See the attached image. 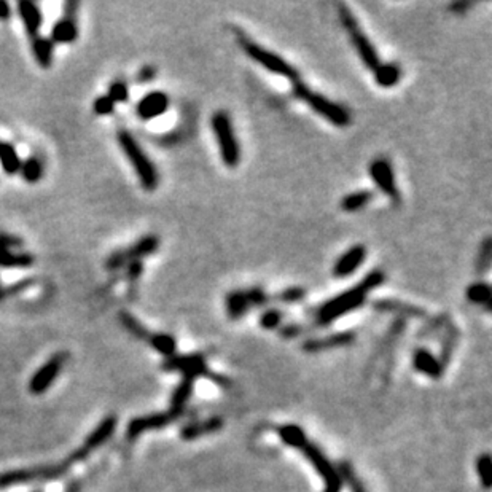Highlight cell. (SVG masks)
I'll use <instances>...</instances> for the list:
<instances>
[{
    "label": "cell",
    "instance_id": "cell-34",
    "mask_svg": "<svg viewBox=\"0 0 492 492\" xmlns=\"http://www.w3.org/2000/svg\"><path fill=\"white\" fill-rule=\"evenodd\" d=\"M149 346L156 350L158 354H161L164 359L176 355L177 352V341L174 336L168 333H152L149 340Z\"/></svg>",
    "mask_w": 492,
    "mask_h": 492
},
{
    "label": "cell",
    "instance_id": "cell-43",
    "mask_svg": "<svg viewBox=\"0 0 492 492\" xmlns=\"http://www.w3.org/2000/svg\"><path fill=\"white\" fill-rule=\"evenodd\" d=\"M306 290L301 287H288L281 290L279 293L274 295V300H278L279 303H298V301L305 300Z\"/></svg>",
    "mask_w": 492,
    "mask_h": 492
},
{
    "label": "cell",
    "instance_id": "cell-50",
    "mask_svg": "<svg viewBox=\"0 0 492 492\" xmlns=\"http://www.w3.org/2000/svg\"><path fill=\"white\" fill-rule=\"evenodd\" d=\"M472 2H465V0H462V2H454L450 5V10L453 11V13H456V15H464L467 13V10H469L472 7Z\"/></svg>",
    "mask_w": 492,
    "mask_h": 492
},
{
    "label": "cell",
    "instance_id": "cell-28",
    "mask_svg": "<svg viewBox=\"0 0 492 492\" xmlns=\"http://www.w3.org/2000/svg\"><path fill=\"white\" fill-rule=\"evenodd\" d=\"M374 198V193L371 190H359V192L349 193L344 196L341 199L340 206L344 212L352 214V212H359L362 209H365Z\"/></svg>",
    "mask_w": 492,
    "mask_h": 492
},
{
    "label": "cell",
    "instance_id": "cell-33",
    "mask_svg": "<svg viewBox=\"0 0 492 492\" xmlns=\"http://www.w3.org/2000/svg\"><path fill=\"white\" fill-rule=\"evenodd\" d=\"M450 322H451V317L450 314H446V312L427 319V322L422 325L419 331H417V340H429V338L441 335L443 330L446 328V325Z\"/></svg>",
    "mask_w": 492,
    "mask_h": 492
},
{
    "label": "cell",
    "instance_id": "cell-17",
    "mask_svg": "<svg viewBox=\"0 0 492 492\" xmlns=\"http://www.w3.org/2000/svg\"><path fill=\"white\" fill-rule=\"evenodd\" d=\"M367 260V247L364 244H355L349 247L333 264V276L336 279H346L352 276Z\"/></svg>",
    "mask_w": 492,
    "mask_h": 492
},
{
    "label": "cell",
    "instance_id": "cell-20",
    "mask_svg": "<svg viewBox=\"0 0 492 492\" xmlns=\"http://www.w3.org/2000/svg\"><path fill=\"white\" fill-rule=\"evenodd\" d=\"M225 422L220 416H212L201 421H190L180 429V438L187 441L198 440L202 438V436L220 432Z\"/></svg>",
    "mask_w": 492,
    "mask_h": 492
},
{
    "label": "cell",
    "instance_id": "cell-44",
    "mask_svg": "<svg viewBox=\"0 0 492 492\" xmlns=\"http://www.w3.org/2000/svg\"><path fill=\"white\" fill-rule=\"evenodd\" d=\"M249 298V303L252 307H262L266 306L269 301H271V297H269V293H266L263 290L262 287H250L245 290Z\"/></svg>",
    "mask_w": 492,
    "mask_h": 492
},
{
    "label": "cell",
    "instance_id": "cell-37",
    "mask_svg": "<svg viewBox=\"0 0 492 492\" xmlns=\"http://www.w3.org/2000/svg\"><path fill=\"white\" fill-rule=\"evenodd\" d=\"M492 262V238H484L479 244L478 254L475 258V273L476 276H484L489 271Z\"/></svg>",
    "mask_w": 492,
    "mask_h": 492
},
{
    "label": "cell",
    "instance_id": "cell-3",
    "mask_svg": "<svg viewBox=\"0 0 492 492\" xmlns=\"http://www.w3.org/2000/svg\"><path fill=\"white\" fill-rule=\"evenodd\" d=\"M292 93L297 99L307 104L309 109L314 110L319 116H322L324 120H327L331 125L338 128H346L352 121V116H350V112L346 107L330 101L328 97H325L321 93L312 91L301 78L292 82Z\"/></svg>",
    "mask_w": 492,
    "mask_h": 492
},
{
    "label": "cell",
    "instance_id": "cell-47",
    "mask_svg": "<svg viewBox=\"0 0 492 492\" xmlns=\"http://www.w3.org/2000/svg\"><path fill=\"white\" fill-rule=\"evenodd\" d=\"M23 244L24 241L21 238L0 231V250H15L23 247Z\"/></svg>",
    "mask_w": 492,
    "mask_h": 492
},
{
    "label": "cell",
    "instance_id": "cell-12",
    "mask_svg": "<svg viewBox=\"0 0 492 492\" xmlns=\"http://www.w3.org/2000/svg\"><path fill=\"white\" fill-rule=\"evenodd\" d=\"M355 340H357V333L354 330H344V331H336V333H330L327 336L306 340L303 344H301V349H303L306 354H319V352H325V350L352 346Z\"/></svg>",
    "mask_w": 492,
    "mask_h": 492
},
{
    "label": "cell",
    "instance_id": "cell-48",
    "mask_svg": "<svg viewBox=\"0 0 492 492\" xmlns=\"http://www.w3.org/2000/svg\"><path fill=\"white\" fill-rule=\"evenodd\" d=\"M144 273V263L142 260H136V262H131V263H128L126 266H125V276H126V279L129 282H137L140 276H142Z\"/></svg>",
    "mask_w": 492,
    "mask_h": 492
},
{
    "label": "cell",
    "instance_id": "cell-11",
    "mask_svg": "<svg viewBox=\"0 0 492 492\" xmlns=\"http://www.w3.org/2000/svg\"><path fill=\"white\" fill-rule=\"evenodd\" d=\"M370 177L374 182V185H376L387 198L395 202V204H400L402 196H400L398 192L395 174H393L392 164L387 161L386 158L373 159L370 164Z\"/></svg>",
    "mask_w": 492,
    "mask_h": 492
},
{
    "label": "cell",
    "instance_id": "cell-26",
    "mask_svg": "<svg viewBox=\"0 0 492 492\" xmlns=\"http://www.w3.org/2000/svg\"><path fill=\"white\" fill-rule=\"evenodd\" d=\"M30 47H32L34 58L42 69H50L53 64L54 43L47 37L37 35L34 39H30Z\"/></svg>",
    "mask_w": 492,
    "mask_h": 492
},
{
    "label": "cell",
    "instance_id": "cell-46",
    "mask_svg": "<svg viewBox=\"0 0 492 492\" xmlns=\"http://www.w3.org/2000/svg\"><path fill=\"white\" fill-rule=\"evenodd\" d=\"M93 110L96 115L99 116H106V115H112L115 110V102L110 99V97L106 96H99L93 104Z\"/></svg>",
    "mask_w": 492,
    "mask_h": 492
},
{
    "label": "cell",
    "instance_id": "cell-27",
    "mask_svg": "<svg viewBox=\"0 0 492 492\" xmlns=\"http://www.w3.org/2000/svg\"><path fill=\"white\" fill-rule=\"evenodd\" d=\"M35 263V257L29 252H15V250H0V268H29Z\"/></svg>",
    "mask_w": 492,
    "mask_h": 492
},
{
    "label": "cell",
    "instance_id": "cell-21",
    "mask_svg": "<svg viewBox=\"0 0 492 492\" xmlns=\"http://www.w3.org/2000/svg\"><path fill=\"white\" fill-rule=\"evenodd\" d=\"M18 13H20V18L24 23V29H26L30 39L40 35L43 18L39 5L30 2V0H21V2H18Z\"/></svg>",
    "mask_w": 492,
    "mask_h": 492
},
{
    "label": "cell",
    "instance_id": "cell-7",
    "mask_svg": "<svg viewBox=\"0 0 492 492\" xmlns=\"http://www.w3.org/2000/svg\"><path fill=\"white\" fill-rule=\"evenodd\" d=\"M298 451L305 454L307 462L314 467L317 475L321 476V479L324 481V486H325L324 492H341L343 479L340 476V472H338L336 465L330 462V459L325 456L324 451L316 445V443H312V441H309V438H306L300 445Z\"/></svg>",
    "mask_w": 492,
    "mask_h": 492
},
{
    "label": "cell",
    "instance_id": "cell-4",
    "mask_svg": "<svg viewBox=\"0 0 492 492\" xmlns=\"http://www.w3.org/2000/svg\"><path fill=\"white\" fill-rule=\"evenodd\" d=\"M235 35L244 53L247 54L250 59H254L258 66H262L263 69H266L271 73H276V75L285 77L290 80V82H295V80L301 78L298 70L295 69L288 61L279 56V54L273 53L271 50H268V48L262 47L260 43L252 40L250 37L245 35L241 29H235Z\"/></svg>",
    "mask_w": 492,
    "mask_h": 492
},
{
    "label": "cell",
    "instance_id": "cell-8",
    "mask_svg": "<svg viewBox=\"0 0 492 492\" xmlns=\"http://www.w3.org/2000/svg\"><path fill=\"white\" fill-rule=\"evenodd\" d=\"M159 247V238L156 235H147L137 239L136 242H133L129 247L113 252L112 255L107 258L106 268L109 271H116V269L125 268L128 263L142 260V258L155 254Z\"/></svg>",
    "mask_w": 492,
    "mask_h": 492
},
{
    "label": "cell",
    "instance_id": "cell-38",
    "mask_svg": "<svg viewBox=\"0 0 492 492\" xmlns=\"http://www.w3.org/2000/svg\"><path fill=\"white\" fill-rule=\"evenodd\" d=\"M20 174L27 183H37L43 177V163L37 156H30L21 161Z\"/></svg>",
    "mask_w": 492,
    "mask_h": 492
},
{
    "label": "cell",
    "instance_id": "cell-32",
    "mask_svg": "<svg viewBox=\"0 0 492 492\" xmlns=\"http://www.w3.org/2000/svg\"><path fill=\"white\" fill-rule=\"evenodd\" d=\"M338 472H340V476L343 479V484H348V488L350 492H368L367 486L362 481L360 476L357 475V472L354 469V465L348 462V460H341L338 464Z\"/></svg>",
    "mask_w": 492,
    "mask_h": 492
},
{
    "label": "cell",
    "instance_id": "cell-18",
    "mask_svg": "<svg viewBox=\"0 0 492 492\" xmlns=\"http://www.w3.org/2000/svg\"><path fill=\"white\" fill-rule=\"evenodd\" d=\"M169 109V96L163 91H152L137 102L136 112L140 120L150 121L166 113Z\"/></svg>",
    "mask_w": 492,
    "mask_h": 492
},
{
    "label": "cell",
    "instance_id": "cell-40",
    "mask_svg": "<svg viewBox=\"0 0 492 492\" xmlns=\"http://www.w3.org/2000/svg\"><path fill=\"white\" fill-rule=\"evenodd\" d=\"M476 473L484 489H491L492 486V459L488 453L481 454L476 459Z\"/></svg>",
    "mask_w": 492,
    "mask_h": 492
},
{
    "label": "cell",
    "instance_id": "cell-36",
    "mask_svg": "<svg viewBox=\"0 0 492 492\" xmlns=\"http://www.w3.org/2000/svg\"><path fill=\"white\" fill-rule=\"evenodd\" d=\"M278 435L284 445L293 448V450H298L301 443L307 438L305 430L297 426V424H285V426L279 427Z\"/></svg>",
    "mask_w": 492,
    "mask_h": 492
},
{
    "label": "cell",
    "instance_id": "cell-51",
    "mask_svg": "<svg viewBox=\"0 0 492 492\" xmlns=\"http://www.w3.org/2000/svg\"><path fill=\"white\" fill-rule=\"evenodd\" d=\"M80 7V4L75 0H69V2L64 4V16H73L77 18V10Z\"/></svg>",
    "mask_w": 492,
    "mask_h": 492
},
{
    "label": "cell",
    "instance_id": "cell-9",
    "mask_svg": "<svg viewBox=\"0 0 492 492\" xmlns=\"http://www.w3.org/2000/svg\"><path fill=\"white\" fill-rule=\"evenodd\" d=\"M161 368L164 371L172 373H182V376H193L195 379L198 378H207V374L212 370H209L206 357L202 354H187V355H172L169 359H164L161 364Z\"/></svg>",
    "mask_w": 492,
    "mask_h": 492
},
{
    "label": "cell",
    "instance_id": "cell-39",
    "mask_svg": "<svg viewBox=\"0 0 492 492\" xmlns=\"http://www.w3.org/2000/svg\"><path fill=\"white\" fill-rule=\"evenodd\" d=\"M34 284H35V279L27 278V279H21L18 282H13V284H8V285H0V303H2V301H5V300L13 298V297H18V295L24 293L26 290H29V288L32 287Z\"/></svg>",
    "mask_w": 492,
    "mask_h": 492
},
{
    "label": "cell",
    "instance_id": "cell-22",
    "mask_svg": "<svg viewBox=\"0 0 492 492\" xmlns=\"http://www.w3.org/2000/svg\"><path fill=\"white\" fill-rule=\"evenodd\" d=\"M459 341H460V330L457 325L451 321L441 333V344H440V354H438V360L445 368L451 364Z\"/></svg>",
    "mask_w": 492,
    "mask_h": 492
},
{
    "label": "cell",
    "instance_id": "cell-52",
    "mask_svg": "<svg viewBox=\"0 0 492 492\" xmlns=\"http://www.w3.org/2000/svg\"><path fill=\"white\" fill-rule=\"evenodd\" d=\"M11 18V8L7 2L0 0V21H7Z\"/></svg>",
    "mask_w": 492,
    "mask_h": 492
},
{
    "label": "cell",
    "instance_id": "cell-29",
    "mask_svg": "<svg viewBox=\"0 0 492 492\" xmlns=\"http://www.w3.org/2000/svg\"><path fill=\"white\" fill-rule=\"evenodd\" d=\"M0 166L5 174L15 176L20 172L21 168V158L18 155V152L10 142L0 140Z\"/></svg>",
    "mask_w": 492,
    "mask_h": 492
},
{
    "label": "cell",
    "instance_id": "cell-19",
    "mask_svg": "<svg viewBox=\"0 0 492 492\" xmlns=\"http://www.w3.org/2000/svg\"><path fill=\"white\" fill-rule=\"evenodd\" d=\"M411 362H413V367L417 373H421L430 379H440L445 374V367L441 365L438 357L433 355L426 348L414 349Z\"/></svg>",
    "mask_w": 492,
    "mask_h": 492
},
{
    "label": "cell",
    "instance_id": "cell-30",
    "mask_svg": "<svg viewBox=\"0 0 492 492\" xmlns=\"http://www.w3.org/2000/svg\"><path fill=\"white\" fill-rule=\"evenodd\" d=\"M374 73V82L383 88H392L402 78V69L393 63H381Z\"/></svg>",
    "mask_w": 492,
    "mask_h": 492
},
{
    "label": "cell",
    "instance_id": "cell-15",
    "mask_svg": "<svg viewBox=\"0 0 492 492\" xmlns=\"http://www.w3.org/2000/svg\"><path fill=\"white\" fill-rule=\"evenodd\" d=\"M115 429H116V417L107 416L106 419H104L99 426L90 433L88 438H86V441L83 443V446L72 456V460H82L88 456V454L97 450V448H101L104 443L112 438Z\"/></svg>",
    "mask_w": 492,
    "mask_h": 492
},
{
    "label": "cell",
    "instance_id": "cell-10",
    "mask_svg": "<svg viewBox=\"0 0 492 492\" xmlns=\"http://www.w3.org/2000/svg\"><path fill=\"white\" fill-rule=\"evenodd\" d=\"M66 360H67V354L64 352L54 354L51 359L45 362V364L37 370L34 376L30 378L29 390L32 392L34 395H40V393L50 389L54 381H56V378L61 374V371H63Z\"/></svg>",
    "mask_w": 492,
    "mask_h": 492
},
{
    "label": "cell",
    "instance_id": "cell-35",
    "mask_svg": "<svg viewBox=\"0 0 492 492\" xmlns=\"http://www.w3.org/2000/svg\"><path fill=\"white\" fill-rule=\"evenodd\" d=\"M465 295H467V298L472 301V303L484 306L486 309L491 311L492 293H491V287L486 284V282H475V284L469 285Z\"/></svg>",
    "mask_w": 492,
    "mask_h": 492
},
{
    "label": "cell",
    "instance_id": "cell-23",
    "mask_svg": "<svg viewBox=\"0 0 492 492\" xmlns=\"http://www.w3.org/2000/svg\"><path fill=\"white\" fill-rule=\"evenodd\" d=\"M196 379L193 376H182V381L177 384V387L172 392L171 397V411L178 416L183 414L187 403L193 395Z\"/></svg>",
    "mask_w": 492,
    "mask_h": 492
},
{
    "label": "cell",
    "instance_id": "cell-6",
    "mask_svg": "<svg viewBox=\"0 0 492 492\" xmlns=\"http://www.w3.org/2000/svg\"><path fill=\"white\" fill-rule=\"evenodd\" d=\"M338 15H340V20L344 29L348 30L350 42H352V45L355 48L357 54H359V58L362 59V63H364L367 69H370L371 72L376 70L381 64L378 51L374 50L373 43L370 42V39H368L367 34L360 29V24L357 21L355 15L348 8L346 4H338Z\"/></svg>",
    "mask_w": 492,
    "mask_h": 492
},
{
    "label": "cell",
    "instance_id": "cell-14",
    "mask_svg": "<svg viewBox=\"0 0 492 492\" xmlns=\"http://www.w3.org/2000/svg\"><path fill=\"white\" fill-rule=\"evenodd\" d=\"M178 414L172 413V411H166V413H153L140 417H134V419L128 424L126 435L129 440L137 438V436L142 435L147 430H158L168 427L169 424L176 422L178 419Z\"/></svg>",
    "mask_w": 492,
    "mask_h": 492
},
{
    "label": "cell",
    "instance_id": "cell-42",
    "mask_svg": "<svg viewBox=\"0 0 492 492\" xmlns=\"http://www.w3.org/2000/svg\"><path fill=\"white\" fill-rule=\"evenodd\" d=\"M107 96L115 104H125L129 99V88L125 80H115V82L109 86Z\"/></svg>",
    "mask_w": 492,
    "mask_h": 492
},
{
    "label": "cell",
    "instance_id": "cell-49",
    "mask_svg": "<svg viewBox=\"0 0 492 492\" xmlns=\"http://www.w3.org/2000/svg\"><path fill=\"white\" fill-rule=\"evenodd\" d=\"M155 77H156V67L147 64L144 67H140V70L137 72V75H136V82L140 85H145V83L153 82Z\"/></svg>",
    "mask_w": 492,
    "mask_h": 492
},
{
    "label": "cell",
    "instance_id": "cell-1",
    "mask_svg": "<svg viewBox=\"0 0 492 492\" xmlns=\"http://www.w3.org/2000/svg\"><path fill=\"white\" fill-rule=\"evenodd\" d=\"M386 274L381 269H373L368 273L359 284L348 288L336 297L325 301L324 305L319 306V309L314 314V325L316 327H328L338 319L349 314V312L357 311L359 307L364 306L368 300V295L384 284Z\"/></svg>",
    "mask_w": 492,
    "mask_h": 492
},
{
    "label": "cell",
    "instance_id": "cell-24",
    "mask_svg": "<svg viewBox=\"0 0 492 492\" xmlns=\"http://www.w3.org/2000/svg\"><path fill=\"white\" fill-rule=\"evenodd\" d=\"M77 37H78L77 18L64 16L63 20L56 21V24L53 26L50 40L53 43H61V45H64V43H73L77 40Z\"/></svg>",
    "mask_w": 492,
    "mask_h": 492
},
{
    "label": "cell",
    "instance_id": "cell-5",
    "mask_svg": "<svg viewBox=\"0 0 492 492\" xmlns=\"http://www.w3.org/2000/svg\"><path fill=\"white\" fill-rule=\"evenodd\" d=\"M211 126L214 136L217 139L221 161L230 169L238 168L241 163V145H239L228 112H225V110L215 112L211 118Z\"/></svg>",
    "mask_w": 492,
    "mask_h": 492
},
{
    "label": "cell",
    "instance_id": "cell-41",
    "mask_svg": "<svg viewBox=\"0 0 492 492\" xmlns=\"http://www.w3.org/2000/svg\"><path fill=\"white\" fill-rule=\"evenodd\" d=\"M282 319H284L282 311L271 307V309L262 312L260 319H258V324H260V327L264 330H278L282 324Z\"/></svg>",
    "mask_w": 492,
    "mask_h": 492
},
{
    "label": "cell",
    "instance_id": "cell-31",
    "mask_svg": "<svg viewBox=\"0 0 492 492\" xmlns=\"http://www.w3.org/2000/svg\"><path fill=\"white\" fill-rule=\"evenodd\" d=\"M118 321L120 324L125 327L129 333H131L133 336H136L137 340L140 341H145V343H149L150 340V336H152V331L150 330H147L144 327V324L139 321V319L134 317L131 312H128V311H120L118 312Z\"/></svg>",
    "mask_w": 492,
    "mask_h": 492
},
{
    "label": "cell",
    "instance_id": "cell-16",
    "mask_svg": "<svg viewBox=\"0 0 492 492\" xmlns=\"http://www.w3.org/2000/svg\"><path fill=\"white\" fill-rule=\"evenodd\" d=\"M374 311L386 312V314H395L398 319H424L427 316V311L417 305L407 303V301L395 298H379L371 303Z\"/></svg>",
    "mask_w": 492,
    "mask_h": 492
},
{
    "label": "cell",
    "instance_id": "cell-45",
    "mask_svg": "<svg viewBox=\"0 0 492 492\" xmlns=\"http://www.w3.org/2000/svg\"><path fill=\"white\" fill-rule=\"evenodd\" d=\"M305 330H306L305 325L297 324V322H290V324L279 327V336L282 338V340H295V338L303 335Z\"/></svg>",
    "mask_w": 492,
    "mask_h": 492
},
{
    "label": "cell",
    "instance_id": "cell-2",
    "mask_svg": "<svg viewBox=\"0 0 492 492\" xmlns=\"http://www.w3.org/2000/svg\"><path fill=\"white\" fill-rule=\"evenodd\" d=\"M116 140H118L120 149L125 153L129 164L133 166L134 172L139 177V182L145 192H153L159 185V172L155 163L147 156L145 150L140 147L137 139L133 136L128 129H120L116 133Z\"/></svg>",
    "mask_w": 492,
    "mask_h": 492
},
{
    "label": "cell",
    "instance_id": "cell-25",
    "mask_svg": "<svg viewBox=\"0 0 492 492\" xmlns=\"http://www.w3.org/2000/svg\"><path fill=\"white\" fill-rule=\"evenodd\" d=\"M225 307L226 314H228L231 321H239V319H242L252 309L245 290H233L226 295Z\"/></svg>",
    "mask_w": 492,
    "mask_h": 492
},
{
    "label": "cell",
    "instance_id": "cell-13",
    "mask_svg": "<svg viewBox=\"0 0 492 492\" xmlns=\"http://www.w3.org/2000/svg\"><path fill=\"white\" fill-rule=\"evenodd\" d=\"M66 472V465L58 467H37V469H27V470H15L7 472L0 475V489L8 488V486L21 484L35 481V479H50L63 475Z\"/></svg>",
    "mask_w": 492,
    "mask_h": 492
}]
</instances>
